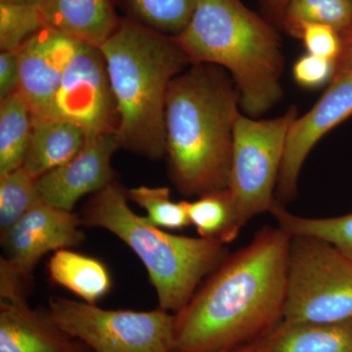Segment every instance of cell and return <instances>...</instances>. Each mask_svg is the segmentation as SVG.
<instances>
[{"label": "cell", "mask_w": 352, "mask_h": 352, "mask_svg": "<svg viewBox=\"0 0 352 352\" xmlns=\"http://www.w3.org/2000/svg\"><path fill=\"white\" fill-rule=\"evenodd\" d=\"M29 276L21 272L11 261L4 256L0 259V303L27 302Z\"/></svg>", "instance_id": "f1b7e54d"}, {"label": "cell", "mask_w": 352, "mask_h": 352, "mask_svg": "<svg viewBox=\"0 0 352 352\" xmlns=\"http://www.w3.org/2000/svg\"><path fill=\"white\" fill-rule=\"evenodd\" d=\"M80 219L82 226L110 231L135 252L156 289L159 307L175 314L229 254L219 241L166 233L134 214L115 180L92 195Z\"/></svg>", "instance_id": "5b68a950"}, {"label": "cell", "mask_w": 352, "mask_h": 352, "mask_svg": "<svg viewBox=\"0 0 352 352\" xmlns=\"http://www.w3.org/2000/svg\"><path fill=\"white\" fill-rule=\"evenodd\" d=\"M127 199L147 212L146 219L160 228L182 229L191 224L187 201H173L168 187L138 186L126 191Z\"/></svg>", "instance_id": "d4e9b609"}, {"label": "cell", "mask_w": 352, "mask_h": 352, "mask_svg": "<svg viewBox=\"0 0 352 352\" xmlns=\"http://www.w3.org/2000/svg\"><path fill=\"white\" fill-rule=\"evenodd\" d=\"M119 148L116 133L87 136L82 150L75 157L38 178L43 201L73 212L82 197L94 195L113 182L111 161Z\"/></svg>", "instance_id": "4fadbf2b"}, {"label": "cell", "mask_w": 352, "mask_h": 352, "mask_svg": "<svg viewBox=\"0 0 352 352\" xmlns=\"http://www.w3.org/2000/svg\"><path fill=\"white\" fill-rule=\"evenodd\" d=\"M261 1L272 14L273 17L276 18L277 20L281 22L285 10H286L287 6H288L291 0H261Z\"/></svg>", "instance_id": "1f68e13d"}, {"label": "cell", "mask_w": 352, "mask_h": 352, "mask_svg": "<svg viewBox=\"0 0 352 352\" xmlns=\"http://www.w3.org/2000/svg\"><path fill=\"white\" fill-rule=\"evenodd\" d=\"M270 214L277 226L289 236H310L326 241L352 261V212L333 217H300L275 201Z\"/></svg>", "instance_id": "44dd1931"}, {"label": "cell", "mask_w": 352, "mask_h": 352, "mask_svg": "<svg viewBox=\"0 0 352 352\" xmlns=\"http://www.w3.org/2000/svg\"><path fill=\"white\" fill-rule=\"evenodd\" d=\"M291 236L263 226L229 254L175 314L173 352H220L258 340L283 319Z\"/></svg>", "instance_id": "6da1fadb"}, {"label": "cell", "mask_w": 352, "mask_h": 352, "mask_svg": "<svg viewBox=\"0 0 352 352\" xmlns=\"http://www.w3.org/2000/svg\"><path fill=\"white\" fill-rule=\"evenodd\" d=\"M352 317V261L326 241L291 236L285 323H328Z\"/></svg>", "instance_id": "8992f818"}, {"label": "cell", "mask_w": 352, "mask_h": 352, "mask_svg": "<svg viewBox=\"0 0 352 352\" xmlns=\"http://www.w3.org/2000/svg\"><path fill=\"white\" fill-rule=\"evenodd\" d=\"M117 106L120 148L152 161L166 156V96L190 61L173 36L126 18L101 46Z\"/></svg>", "instance_id": "277c9868"}, {"label": "cell", "mask_w": 352, "mask_h": 352, "mask_svg": "<svg viewBox=\"0 0 352 352\" xmlns=\"http://www.w3.org/2000/svg\"><path fill=\"white\" fill-rule=\"evenodd\" d=\"M47 270L52 282L92 305L110 291L112 284L107 267L100 261L68 249L55 252Z\"/></svg>", "instance_id": "ac0fdd59"}, {"label": "cell", "mask_w": 352, "mask_h": 352, "mask_svg": "<svg viewBox=\"0 0 352 352\" xmlns=\"http://www.w3.org/2000/svg\"><path fill=\"white\" fill-rule=\"evenodd\" d=\"M131 19L176 36L188 25L199 0H126Z\"/></svg>", "instance_id": "603a6c76"}, {"label": "cell", "mask_w": 352, "mask_h": 352, "mask_svg": "<svg viewBox=\"0 0 352 352\" xmlns=\"http://www.w3.org/2000/svg\"><path fill=\"white\" fill-rule=\"evenodd\" d=\"M349 73H352V27L342 36V48L335 62L332 80Z\"/></svg>", "instance_id": "4dcf8cb0"}, {"label": "cell", "mask_w": 352, "mask_h": 352, "mask_svg": "<svg viewBox=\"0 0 352 352\" xmlns=\"http://www.w3.org/2000/svg\"><path fill=\"white\" fill-rule=\"evenodd\" d=\"M298 117L293 105L274 119L258 120L242 113L238 118L228 190L242 227L256 215L270 212L276 201L287 138Z\"/></svg>", "instance_id": "ba28073f"}, {"label": "cell", "mask_w": 352, "mask_h": 352, "mask_svg": "<svg viewBox=\"0 0 352 352\" xmlns=\"http://www.w3.org/2000/svg\"><path fill=\"white\" fill-rule=\"evenodd\" d=\"M32 127V113L19 91L0 100V176L24 164Z\"/></svg>", "instance_id": "d6986e66"}, {"label": "cell", "mask_w": 352, "mask_h": 352, "mask_svg": "<svg viewBox=\"0 0 352 352\" xmlns=\"http://www.w3.org/2000/svg\"><path fill=\"white\" fill-rule=\"evenodd\" d=\"M352 116V73L333 78L325 94L289 129L283 163L275 192L278 203L286 205L296 198L303 164L314 146L329 131Z\"/></svg>", "instance_id": "30bf717a"}, {"label": "cell", "mask_w": 352, "mask_h": 352, "mask_svg": "<svg viewBox=\"0 0 352 352\" xmlns=\"http://www.w3.org/2000/svg\"><path fill=\"white\" fill-rule=\"evenodd\" d=\"M298 38L302 39L308 54L326 58L336 62L342 48V36L329 25L305 24L300 28Z\"/></svg>", "instance_id": "4316f807"}, {"label": "cell", "mask_w": 352, "mask_h": 352, "mask_svg": "<svg viewBox=\"0 0 352 352\" xmlns=\"http://www.w3.org/2000/svg\"><path fill=\"white\" fill-rule=\"evenodd\" d=\"M173 39L190 63L226 69L249 117H261L283 97L281 38L242 0H199L188 25Z\"/></svg>", "instance_id": "3957f363"}, {"label": "cell", "mask_w": 352, "mask_h": 352, "mask_svg": "<svg viewBox=\"0 0 352 352\" xmlns=\"http://www.w3.org/2000/svg\"><path fill=\"white\" fill-rule=\"evenodd\" d=\"M46 27L38 6L0 0V50L16 52L34 34Z\"/></svg>", "instance_id": "484cf974"}, {"label": "cell", "mask_w": 352, "mask_h": 352, "mask_svg": "<svg viewBox=\"0 0 352 352\" xmlns=\"http://www.w3.org/2000/svg\"><path fill=\"white\" fill-rule=\"evenodd\" d=\"M190 221L200 237L229 244L239 235V221L232 196L228 189L187 201Z\"/></svg>", "instance_id": "ffe728a7"}, {"label": "cell", "mask_w": 352, "mask_h": 352, "mask_svg": "<svg viewBox=\"0 0 352 352\" xmlns=\"http://www.w3.org/2000/svg\"><path fill=\"white\" fill-rule=\"evenodd\" d=\"M85 139V131L72 122L56 119L32 120L31 138L22 166L38 179L75 157Z\"/></svg>", "instance_id": "e0dca14e"}, {"label": "cell", "mask_w": 352, "mask_h": 352, "mask_svg": "<svg viewBox=\"0 0 352 352\" xmlns=\"http://www.w3.org/2000/svg\"><path fill=\"white\" fill-rule=\"evenodd\" d=\"M281 24L296 38L305 24L329 25L342 36L352 27V0H291Z\"/></svg>", "instance_id": "7402d4cb"}, {"label": "cell", "mask_w": 352, "mask_h": 352, "mask_svg": "<svg viewBox=\"0 0 352 352\" xmlns=\"http://www.w3.org/2000/svg\"><path fill=\"white\" fill-rule=\"evenodd\" d=\"M48 319L94 352H173L175 316L152 311L102 309L92 303L51 298Z\"/></svg>", "instance_id": "52a82bcc"}, {"label": "cell", "mask_w": 352, "mask_h": 352, "mask_svg": "<svg viewBox=\"0 0 352 352\" xmlns=\"http://www.w3.org/2000/svg\"><path fill=\"white\" fill-rule=\"evenodd\" d=\"M45 119L72 122L87 136L117 135L119 117L100 48L80 43L69 62Z\"/></svg>", "instance_id": "9c48e42d"}, {"label": "cell", "mask_w": 352, "mask_h": 352, "mask_svg": "<svg viewBox=\"0 0 352 352\" xmlns=\"http://www.w3.org/2000/svg\"><path fill=\"white\" fill-rule=\"evenodd\" d=\"M0 352H76L72 338L27 302L0 303Z\"/></svg>", "instance_id": "9a60e30c"}, {"label": "cell", "mask_w": 352, "mask_h": 352, "mask_svg": "<svg viewBox=\"0 0 352 352\" xmlns=\"http://www.w3.org/2000/svg\"><path fill=\"white\" fill-rule=\"evenodd\" d=\"M47 27L80 43L100 48L120 20L113 0H38Z\"/></svg>", "instance_id": "5bb4252c"}, {"label": "cell", "mask_w": 352, "mask_h": 352, "mask_svg": "<svg viewBox=\"0 0 352 352\" xmlns=\"http://www.w3.org/2000/svg\"><path fill=\"white\" fill-rule=\"evenodd\" d=\"M82 224L80 215L41 201L2 236L6 258L30 277L44 254L82 244Z\"/></svg>", "instance_id": "7c38bea8"}, {"label": "cell", "mask_w": 352, "mask_h": 352, "mask_svg": "<svg viewBox=\"0 0 352 352\" xmlns=\"http://www.w3.org/2000/svg\"><path fill=\"white\" fill-rule=\"evenodd\" d=\"M41 201L38 179L23 166L0 176V237Z\"/></svg>", "instance_id": "cb8c5ba5"}, {"label": "cell", "mask_w": 352, "mask_h": 352, "mask_svg": "<svg viewBox=\"0 0 352 352\" xmlns=\"http://www.w3.org/2000/svg\"><path fill=\"white\" fill-rule=\"evenodd\" d=\"M20 69L17 53H0V100L19 91Z\"/></svg>", "instance_id": "f546056e"}, {"label": "cell", "mask_w": 352, "mask_h": 352, "mask_svg": "<svg viewBox=\"0 0 352 352\" xmlns=\"http://www.w3.org/2000/svg\"><path fill=\"white\" fill-rule=\"evenodd\" d=\"M10 1L25 2V3L38 4V0H10Z\"/></svg>", "instance_id": "836d02e7"}, {"label": "cell", "mask_w": 352, "mask_h": 352, "mask_svg": "<svg viewBox=\"0 0 352 352\" xmlns=\"http://www.w3.org/2000/svg\"><path fill=\"white\" fill-rule=\"evenodd\" d=\"M240 96L226 69L190 64L170 83L164 126L171 182L186 196L228 189Z\"/></svg>", "instance_id": "7a4b0ae2"}, {"label": "cell", "mask_w": 352, "mask_h": 352, "mask_svg": "<svg viewBox=\"0 0 352 352\" xmlns=\"http://www.w3.org/2000/svg\"><path fill=\"white\" fill-rule=\"evenodd\" d=\"M76 352H94V351H82V349H76Z\"/></svg>", "instance_id": "e575fe53"}, {"label": "cell", "mask_w": 352, "mask_h": 352, "mask_svg": "<svg viewBox=\"0 0 352 352\" xmlns=\"http://www.w3.org/2000/svg\"><path fill=\"white\" fill-rule=\"evenodd\" d=\"M251 344L256 352H352V317L328 323L281 321Z\"/></svg>", "instance_id": "2e32d148"}, {"label": "cell", "mask_w": 352, "mask_h": 352, "mask_svg": "<svg viewBox=\"0 0 352 352\" xmlns=\"http://www.w3.org/2000/svg\"><path fill=\"white\" fill-rule=\"evenodd\" d=\"M220 352H256L251 344H245V346L234 347V349H227V351Z\"/></svg>", "instance_id": "d6a6232c"}, {"label": "cell", "mask_w": 352, "mask_h": 352, "mask_svg": "<svg viewBox=\"0 0 352 352\" xmlns=\"http://www.w3.org/2000/svg\"><path fill=\"white\" fill-rule=\"evenodd\" d=\"M335 62L332 60L315 56V55H303L294 65V78L300 87L316 88L330 83L333 78Z\"/></svg>", "instance_id": "83f0119b"}, {"label": "cell", "mask_w": 352, "mask_h": 352, "mask_svg": "<svg viewBox=\"0 0 352 352\" xmlns=\"http://www.w3.org/2000/svg\"><path fill=\"white\" fill-rule=\"evenodd\" d=\"M80 43L46 25L16 51L20 69L19 92L32 120L45 119Z\"/></svg>", "instance_id": "8fae6325"}]
</instances>
